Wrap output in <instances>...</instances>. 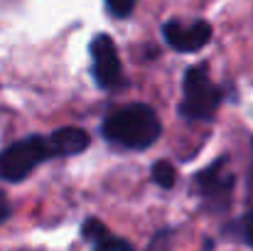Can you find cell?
Wrapping results in <instances>:
<instances>
[{"label": "cell", "instance_id": "1", "mask_svg": "<svg viewBox=\"0 0 253 251\" xmlns=\"http://www.w3.org/2000/svg\"><path fill=\"white\" fill-rule=\"evenodd\" d=\"M101 136L121 148L145 151L160 138V118L148 103H128L103 118Z\"/></svg>", "mask_w": 253, "mask_h": 251}, {"label": "cell", "instance_id": "2", "mask_svg": "<svg viewBox=\"0 0 253 251\" xmlns=\"http://www.w3.org/2000/svg\"><path fill=\"white\" fill-rule=\"evenodd\" d=\"M221 101H224V91L209 79V69L204 62L194 64L184 72L179 116H184L189 121H207L216 113Z\"/></svg>", "mask_w": 253, "mask_h": 251}, {"label": "cell", "instance_id": "3", "mask_svg": "<svg viewBox=\"0 0 253 251\" xmlns=\"http://www.w3.org/2000/svg\"><path fill=\"white\" fill-rule=\"evenodd\" d=\"M57 158L47 136H27L0 151V177L5 182H22L42 163Z\"/></svg>", "mask_w": 253, "mask_h": 251}, {"label": "cell", "instance_id": "4", "mask_svg": "<svg viewBox=\"0 0 253 251\" xmlns=\"http://www.w3.org/2000/svg\"><path fill=\"white\" fill-rule=\"evenodd\" d=\"M229 158L221 155L204 170L194 175V195L202 202V209L209 214H224L231 207V192L236 185V177L231 170H226Z\"/></svg>", "mask_w": 253, "mask_h": 251}, {"label": "cell", "instance_id": "5", "mask_svg": "<svg viewBox=\"0 0 253 251\" xmlns=\"http://www.w3.org/2000/svg\"><path fill=\"white\" fill-rule=\"evenodd\" d=\"M91 62H93V79L101 89H118L123 84V67H121V59H118V47L116 42L101 32L93 37L91 47Z\"/></svg>", "mask_w": 253, "mask_h": 251}, {"label": "cell", "instance_id": "6", "mask_svg": "<svg viewBox=\"0 0 253 251\" xmlns=\"http://www.w3.org/2000/svg\"><path fill=\"white\" fill-rule=\"evenodd\" d=\"M163 37L174 52H184V54L199 52L211 40V25L204 20H197L192 25H182V22L172 20V22L163 25Z\"/></svg>", "mask_w": 253, "mask_h": 251}, {"label": "cell", "instance_id": "7", "mask_svg": "<svg viewBox=\"0 0 253 251\" xmlns=\"http://www.w3.org/2000/svg\"><path fill=\"white\" fill-rule=\"evenodd\" d=\"M82 239L91 244V251H135L128 239L113 234L98 217H86L82 222Z\"/></svg>", "mask_w": 253, "mask_h": 251}, {"label": "cell", "instance_id": "8", "mask_svg": "<svg viewBox=\"0 0 253 251\" xmlns=\"http://www.w3.org/2000/svg\"><path fill=\"white\" fill-rule=\"evenodd\" d=\"M49 143H52V151L57 158H67V155H77L88 148V133L84 128H74V126H67V128H59L54 133L47 136Z\"/></svg>", "mask_w": 253, "mask_h": 251}, {"label": "cell", "instance_id": "9", "mask_svg": "<svg viewBox=\"0 0 253 251\" xmlns=\"http://www.w3.org/2000/svg\"><path fill=\"white\" fill-rule=\"evenodd\" d=\"M221 234H224L226 239H234V242H239V244L253 249V212L249 209L246 214L231 219V222L221 229Z\"/></svg>", "mask_w": 253, "mask_h": 251}, {"label": "cell", "instance_id": "10", "mask_svg": "<svg viewBox=\"0 0 253 251\" xmlns=\"http://www.w3.org/2000/svg\"><path fill=\"white\" fill-rule=\"evenodd\" d=\"M150 177H153V182L158 187L172 190L174 182H177V170H174V165L169 160H158V163H153V167H150Z\"/></svg>", "mask_w": 253, "mask_h": 251}, {"label": "cell", "instance_id": "11", "mask_svg": "<svg viewBox=\"0 0 253 251\" xmlns=\"http://www.w3.org/2000/svg\"><path fill=\"white\" fill-rule=\"evenodd\" d=\"M106 7L116 15V17H128L135 7V0H106Z\"/></svg>", "mask_w": 253, "mask_h": 251}, {"label": "cell", "instance_id": "12", "mask_svg": "<svg viewBox=\"0 0 253 251\" xmlns=\"http://www.w3.org/2000/svg\"><path fill=\"white\" fill-rule=\"evenodd\" d=\"M169 237H172V229H160V232L150 239V244H148L145 251H168Z\"/></svg>", "mask_w": 253, "mask_h": 251}, {"label": "cell", "instance_id": "13", "mask_svg": "<svg viewBox=\"0 0 253 251\" xmlns=\"http://www.w3.org/2000/svg\"><path fill=\"white\" fill-rule=\"evenodd\" d=\"M10 214H12V207H10L5 192H0V224H2L5 219H10Z\"/></svg>", "mask_w": 253, "mask_h": 251}, {"label": "cell", "instance_id": "14", "mask_svg": "<svg viewBox=\"0 0 253 251\" xmlns=\"http://www.w3.org/2000/svg\"><path fill=\"white\" fill-rule=\"evenodd\" d=\"M249 200H251V212H253V151H251V165H249Z\"/></svg>", "mask_w": 253, "mask_h": 251}, {"label": "cell", "instance_id": "15", "mask_svg": "<svg viewBox=\"0 0 253 251\" xmlns=\"http://www.w3.org/2000/svg\"><path fill=\"white\" fill-rule=\"evenodd\" d=\"M199 251H214V242L209 239V242H207V244H204V247H202V249H199Z\"/></svg>", "mask_w": 253, "mask_h": 251}]
</instances>
